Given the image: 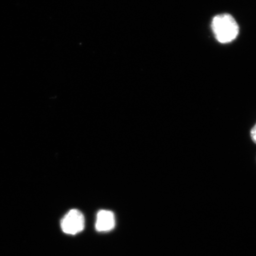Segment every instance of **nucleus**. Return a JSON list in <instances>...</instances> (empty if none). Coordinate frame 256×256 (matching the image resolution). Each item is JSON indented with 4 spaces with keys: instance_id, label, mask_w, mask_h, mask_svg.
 Instances as JSON below:
<instances>
[{
    "instance_id": "nucleus-3",
    "label": "nucleus",
    "mask_w": 256,
    "mask_h": 256,
    "mask_svg": "<svg viewBox=\"0 0 256 256\" xmlns=\"http://www.w3.org/2000/svg\"><path fill=\"white\" fill-rule=\"evenodd\" d=\"M115 218L112 211L100 210L97 214L96 230L98 232H108L114 228Z\"/></svg>"
},
{
    "instance_id": "nucleus-1",
    "label": "nucleus",
    "mask_w": 256,
    "mask_h": 256,
    "mask_svg": "<svg viewBox=\"0 0 256 256\" xmlns=\"http://www.w3.org/2000/svg\"><path fill=\"white\" fill-rule=\"evenodd\" d=\"M211 28L216 40L223 44L232 42L238 38L240 31L238 22L228 14L216 16L211 22Z\"/></svg>"
},
{
    "instance_id": "nucleus-4",
    "label": "nucleus",
    "mask_w": 256,
    "mask_h": 256,
    "mask_svg": "<svg viewBox=\"0 0 256 256\" xmlns=\"http://www.w3.org/2000/svg\"><path fill=\"white\" fill-rule=\"evenodd\" d=\"M251 136L252 139L254 140V142L256 144V124L252 128L251 131Z\"/></svg>"
},
{
    "instance_id": "nucleus-2",
    "label": "nucleus",
    "mask_w": 256,
    "mask_h": 256,
    "mask_svg": "<svg viewBox=\"0 0 256 256\" xmlns=\"http://www.w3.org/2000/svg\"><path fill=\"white\" fill-rule=\"evenodd\" d=\"M60 226L64 233L67 234L76 235L82 232L84 228V216L81 211L74 209L70 210L62 218Z\"/></svg>"
}]
</instances>
